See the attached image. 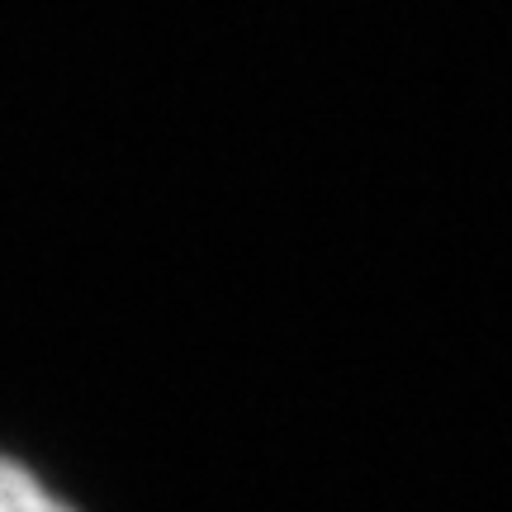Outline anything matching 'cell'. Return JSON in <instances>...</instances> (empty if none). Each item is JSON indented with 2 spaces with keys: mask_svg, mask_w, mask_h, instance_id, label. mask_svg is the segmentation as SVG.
I'll return each instance as SVG.
<instances>
[{
  "mask_svg": "<svg viewBox=\"0 0 512 512\" xmlns=\"http://www.w3.org/2000/svg\"><path fill=\"white\" fill-rule=\"evenodd\" d=\"M0 512H76V508L62 503L29 465L0 456Z\"/></svg>",
  "mask_w": 512,
  "mask_h": 512,
  "instance_id": "1",
  "label": "cell"
}]
</instances>
